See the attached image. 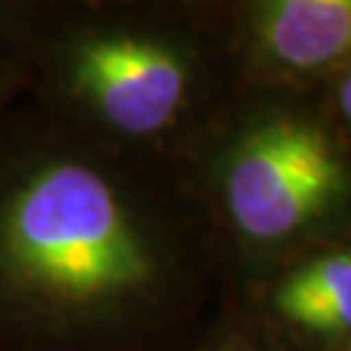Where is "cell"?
Returning <instances> with one entry per match:
<instances>
[{
  "instance_id": "obj_1",
  "label": "cell",
  "mask_w": 351,
  "mask_h": 351,
  "mask_svg": "<svg viewBox=\"0 0 351 351\" xmlns=\"http://www.w3.org/2000/svg\"><path fill=\"white\" fill-rule=\"evenodd\" d=\"M143 164L32 104L0 123V351H149L185 247Z\"/></svg>"
},
{
  "instance_id": "obj_2",
  "label": "cell",
  "mask_w": 351,
  "mask_h": 351,
  "mask_svg": "<svg viewBox=\"0 0 351 351\" xmlns=\"http://www.w3.org/2000/svg\"><path fill=\"white\" fill-rule=\"evenodd\" d=\"M24 101L101 149L151 164L190 141L208 84L195 29L88 0H0Z\"/></svg>"
},
{
  "instance_id": "obj_3",
  "label": "cell",
  "mask_w": 351,
  "mask_h": 351,
  "mask_svg": "<svg viewBox=\"0 0 351 351\" xmlns=\"http://www.w3.org/2000/svg\"><path fill=\"white\" fill-rule=\"evenodd\" d=\"M198 156L206 203L226 234L247 247L276 245L313 224L346 185L330 138L289 114L226 128Z\"/></svg>"
},
{
  "instance_id": "obj_4",
  "label": "cell",
  "mask_w": 351,
  "mask_h": 351,
  "mask_svg": "<svg viewBox=\"0 0 351 351\" xmlns=\"http://www.w3.org/2000/svg\"><path fill=\"white\" fill-rule=\"evenodd\" d=\"M229 32L255 63L320 71L351 58V0H265Z\"/></svg>"
},
{
  "instance_id": "obj_5",
  "label": "cell",
  "mask_w": 351,
  "mask_h": 351,
  "mask_svg": "<svg viewBox=\"0 0 351 351\" xmlns=\"http://www.w3.org/2000/svg\"><path fill=\"white\" fill-rule=\"evenodd\" d=\"M268 304L289 326L351 333V250L328 252L289 271L274 287Z\"/></svg>"
},
{
  "instance_id": "obj_6",
  "label": "cell",
  "mask_w": 351,
  "mask_h": 351,
  "mask_svg": "<svg viewBox=\"0 0 351 351\" xmlns=\"http://www.w3.org/2000/svg\"><path fill=\"white\" fill-rule=\"evenodd\" d=\"M21 101H24V75L16 63V55L0 42V123Z\"/></svg>"
},
{
  "instance_id": "obj_7",
  "label": "cell",
  "mask_w": 351,
  "mask_h": 351,
  "mask_svg": "<svg viewBox=\"0 0 351 351\" xmlns=\"http://www.w3.org/2000/svg\"><path fill=\"white\" fill-rule=\"evenodd\" d=\"M195 351H252V349L247 346L245 336H239V333H221V336L208 339Z\"/></svg>"
},
{
  "instance_id": "obj_8",
  "label": "cell",
  "mask_w": 351,
  "mask_h": 351,
  "mask_svg": "<svg viewBox=\"0 0 351 351\" xmlns=\"http://www.w3.org/2000/svg\"><path fill=\"white\" fill-rule=\"evenodd\" d=\"M339 99H341V110H343L346 120L351 123V71H349V75L343 78V84H341Z\"/></svg>"
},
{
  "instance_id": "obj_9",
  "label": "cell",
  "mask_w": 351,
  "mask_h": 351,
  "mask_svg": "<svg viewBox=\"0 0 351 351\" xmlns=\"http://www.w3.org/2000/svg\"><path fill=\"white\" fill-rule=\"evenodd\" d=\"M349 351H351V346H349Z\"/></svg>"
}]
</instances>
